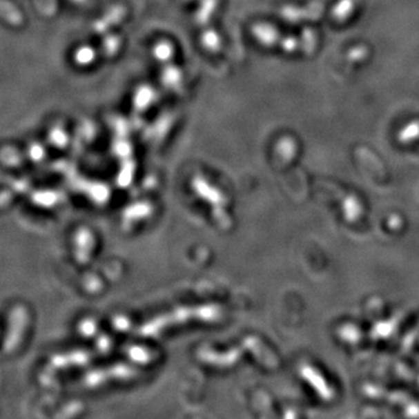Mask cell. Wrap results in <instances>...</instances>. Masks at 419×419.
<instances>
[{
	"mask_svg": "<svg viewBox=\"0 0 419 419\" xmlns=\"http://www.w3.org/2000/svg\"><path fill=\"white\" fill-rule=\"evenodd\" d=\"M0 18L13 26L23 23V15L8 0H0Z\"/></svg>",
	"mask_w": 419,
	"mask_h": 419,
	"instance_id": "1",
	"label": "cell"
}]
</instances>
